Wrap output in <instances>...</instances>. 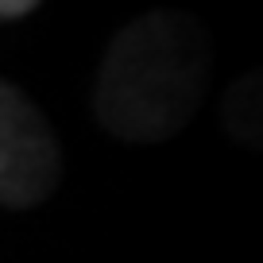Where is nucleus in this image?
<instances>
[{
    "label": "nucleus",
    "mask_w": 263,
    "mask_h": 263,
    "mask_svg": "<svg viewBox=\"0 0 263 263\" xmlns=\"http://www.w3.org/2000/svg\"><path fill=\"white\" fill-rule=\"evenodd\" d=\"M213 78V35L186 8H147L105 43L89 116L108 140L155 147L194 124Z\"/></svg>",
    "instance_id": "f257e3e1"
},
{
    "label": "nucleus",
    "mask_w": 263,
    "mask_h": 263,
    "mask_svg": "<svg viewBox=\"0 0 263 263\" xmlns=\"http://www.w3.org/2000/svg\"><path fill=\"white\" fill-rule=\"evenodd\" d=\"M27 12H39V0H4L0 4V20H24Z\"/></svg>",
    "instance_id": "20e7f679"
},
{
    "label": "nucleus",
    "mask_w": 263,
    "mask_h": 263,
    "mask_svg": "<svg viewBox=\"0 0 263 263\" xmlns=\"http://www.w3.org/2000/svg\"><path fill=\"white\" fill-rule=\"evenodd\" d=\"M58 182L62 147L47 112L16 82H0V205L8 213L39 209Z\"/></svg>",
    "instance_id": "f03ea898"
},
{
    "label": "nucleus",
    "mask_w": 263,
    "mask_h": 263,
    "mask_svg": "<svg viewBox=\"0 0 263 263\" xmlns=\"http://www.w3.org/2000/svg\"><path fill=\"white\" fill-rule=\"evenodd\" d=\"M221 128L248 151H263V66H252L221 97Z\"/></svg>",
    "instance_id": "7ed1b4c3"
}]
</instances>
